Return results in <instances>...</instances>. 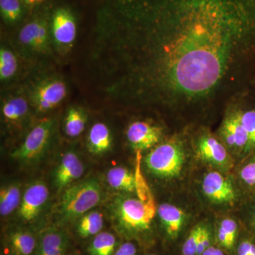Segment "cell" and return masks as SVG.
Returning <instances> with one entry per match:
<instances>
[{"mask_svg":"<svg viewBox=\"0 0 255 255\" xmlns=\"http://www.w3.org/2000/svg\"><path fill=\"white\" fill-rule=\"evenodd\" d=\"M102 194V188L96 178L71 184L64 190L58 204V218L65 223L80 219L100 204Z\"/></svg>","mask_w":255,"mask_h":255,"instance_id":"1","label":"cell"},{"mask_svg":"<svg viewBox=\"0 0 255 255\" xmlns=\"http://www.w3.org/2000/svg\"><path fill=\"white\" fill-rule=\"evenodd\" d=\"M114 216L121 231L128 236H137L150 228L154 210L150 203L131 197H121L114 205Z\"/></svg>","mask_w":255,"mask_h":255,"instance_id":"2","label":"cell"},{"mask_svg":"<svg viewBox=\"0 0 255 255\" xmlns=\"http://www.w3.org/2000/svg\"><path fill=\"white\" fill-rule=\"evenodd\" d=\"M185 152L182 144L170 140L156 146L145 158L149 172L162 179H173L182 172Z\"/></svg>","mask_w":255,"mask_h":255,"instance_id":"3","label":"cell"},{"mask_svg":"<svg viewBox=\"0 0 255 255\" xmlns=\"http://www.w3.org/2000/svg\"><path fill=\"white\" fill-rule=\"evenodd\" d=\"M54 130L53 119L41 121L28 132L22 144L11 152V157L23 163L37 160L49 147Z\"/></svg>","mask_w":255,"mask_h":255,"instance_id":"4","label":"cell"},{"mask_svg":"<svg viewBox=\"0 0 255 255\" xmlns=\"http://www.w3.org/2000/svg\"><path fill=\"white\" fill-rule=\"evenodd\" d=\"M68 94V87L63 79L46 77L34 82L27 92L32 107L38 112H46L61 103Z\"/></svg>","mask_w":255,"mask_h":255,"instance_id":"5","label":"cell"},{"mask_svg":"<svg viewBox=\"0 0 255 255\" xmlns=\"http://www.w3.org/2000/svg\"><path fill=\"white\" fill-rule=\"evenodd\" d=\"M18 41L23 49L31 54H51L50 28L44 18H36L26 23L18 32Z\"/></svg>","mask_w":255,"mask_h":255,"instance_id":"6","label":"cell"},{"mask_svg":"<svg viewBox=\"0 0 255 255\" xmlns=\"http://www.w3.org/2000/svg\"><path fill=\"white\" fill-rule=\"evenodd\" d=\"M76 20L71 11L58 8L53 13L50 23L52 43L61 53H66L73 48L76 40Z\"/></svg>","mask_w":255,"mask_h":255,"instance_id":"7","label":"cell"},{"mask_svg":"<svg viewBox=\"0 0 255 255\" xmlns=\"http://www.w3.org/2000/svg\"><path fill=\"white\" fill-rule=\"evenodd\" d=\"M220 135L225 146L238 155L253 152L248 134L240 120L238 110L230 114L220 128Z\"/></svg>","mask_w":255,"mask_h":255,"instance_id":"8","label":"cell"},{"mask_svg":"<svg viewBox=\"0 0 255 255\" xmlns=\"http://www.w3.org/2000/svg\"><path fill=\"white\" fill-rule=\"evenodd\" d=\"M49 196V190L44 182L36 181L28 186L23 193L18 207V216L24 222H31L41 212Z\"/></svg>","mask_w":255,"mask_h":255,"instance_id":"9","label":"cell"},{"mask_svg":"<svg viewBox=\"0 0 255 255\" xmlns=\"http://www.w3.org/2000/svg\"><path fill=\"white\" fill-rule=\"evenodd\" d=\"M202 189L206 197L214 204H233L237 199V192L233 183L218 172L206 174Z\"/></svg>","mask_w":255,"mask_h":255,"instance_id":"10","label":"cell"},{"mask_svg":"<svg viewBox=\"0 0 255 255\" xmlns=\"http://www.w3.org/2000/svg\"><path fill=\"white\" fill-rule=\"evenodd\" d=\"M162 136L161 128L140 121L130 124L127 131L129 143L138 152L155 147L160 141Z\"/></svg>","mask_w":255,"mask_h":255,"instance_id":"11","label":"cell"},{"mask_svg":"<svg viewBox=\"0 0 255 255\" xmlns=\"http://www.w3.org/2000/svg\"><path fill=\"white\" fill-rule=\"evenodd\" d=\"M196 150L201 159L219 167L230 165L227 147L221 140L209 133L201 135L196 141Z\"/></svg>","mask_w":255,"mask_h":255,"instance_id":"12","label":"cell"},{"mask_svg":"<svg viewBox=\"0 0 255 255\" xmlns=\"http://www.w3.org/2000/svg\"><path fill=\"white\" fill-rule=\"evenodd\" d=\"M83 163L73 151L65 152L62 157L55 172V185L58 190H65L67 187L78 180L84 173Z\"/></svg>","mask_w":255,"mask_h":255,"instance_id":"13","label":"cell"},{"mask_svg":"<svg viewBox=\"0 0 255 255\" xmlns=\"http://www.w3.org/2000/svg\"><path fill=\"white\" fill-rule=\"evenodd\" d=\"M30 106L27 96L18 93L8 95L1 106L3 120L14 126L23 123L29 115Z\"/></svg>","mask_w":255,"mask_h":255,"instance_id":"14","label":"cell"},{"mask_svg":"<svg viewBox=\"0 0 255 255\" xmlns=\"http://www.w3.org/2000/svg\"><path fill=\"white\" fill-rule=\"evenodd\" d=\"M68 246L66 234L52 228L42 233L34 255H64Z\"/></svg>","mask_w":255,"mask_h":255,"instance_id":"15","label":"cell"},{"mask_svg":"<svg viewBox=\"0 0 255 255\" xmlns=\"http://www.w3.org/2000/svg\"><path fill=\"white\" fill-rule=\"evenodd\" d=\"M158 216L166 234L170 239H176L186 221L184 211L170 204H163L157 209Z\"/></svg>","mask_w":255,"mask_h":255,"instance_id":"16","label":"cell"},{"mask_svg":"<svg viewBox=\"0 0 255 255\" xmlns=\"http://www.w3.org/2000/svg\"><path fill=\"white\" fill-rule=\"evenodd\" d=\"M113 137L110 129L102 122L92 126L87 137V148L93 155H100L111 150Z\"/></svg>","mask_w":255,"mask_h":255,"instance_id":"17","label":"cell"},{"mask_svg":"<svg viewBox=\"0 0 255 255\" xmlns=\"http://www.w3.org/2000/svg\"><path fill=\"white\" fill-rule=\"evenodd\" d=\"M9 243L14 255H32L37 247L36 238L26 230L12 231L9 236Z\"/></svg>","mask_w":255,"mask_h":255,"instance_id":"18","label":"cell"},{"mask_svg":"<svg viewBox=\"0 0 255 255\" xmlns=\"http://www.w3.org/2000/svg\"><path fill=\"white\" fill-rule=\"evenodd\" d=\"M107 179L110 187L117 190L127 192L136 191V178L125 167H115L110 169Z\"/></svg>","mask_w":255,"mask_h":255,"instance_id":"19","label":"cell"},{"mask_svg":"<svg viewBox=\"0 0 255 255\" xmlns=\"http://www.w3.org/2000/svg\"><path fill=\"white\" fill-rule=\"evenodd\" d=\"M104 226L103 215L99 211L87 213L79 220L77 232L82 238L93 237L102 231Z\"/></svg>","mask_w":255,"mask_h":255,"instance_id":"20","label":"cell"},{"mask_svg":"<svg viewBox=\"0 0 255 255\" xmlns=\"http://www.w3.org/2000/svg\"><path fill=\"white\" fill-rule=\"evenodd\" d=\"M87 114L80 107H72L67 112L64 123V130L68 136L78 137L85 128Z\"/></svg>","mask_w":255,"mask_h":255,"instance_id":"21","label":"cell"},{"mask_svg":"<svg viewBox=\"0 0 255 255\" xmlns=\"http://www.w3.org/2000/svg\"><path fill=\"white\" fill-rule=\"evenodd\" d=\"M21 190L17 184H11L1 188L0 191V214L7 216L21 204Z\"/></svg>","mask_w":255,"mask_h":255,"instance_id":"22","label":"cell"},{"mask_svg":"<svg viewBox=\"0 0 255 255\" xmlns=\"http://www.w3.org/2000/svg\"><path fill=\"white\" fill-rule=\"evenodd\" d=\"M117 243V238L112 233L100 232L93 238L87 251L90 255H114Z\"/></svg>","mask_w":255,"mask_h":255,"instance_id":"23","label":"cell"},{"mask_svg":"<svg viewBox=\"0 0 255 255\" xmlns=\"http://www.w3.org/2000/svg\"><path fill=\"white\" fill-rule=\"evenodd\" d=\"M17 57L12 50L1 46L0 49V80L1 82L11 81L18 73Z\"/></svg>","mask_w":255,"mask_h":255,"instance_id":"24","label":"cell"},{"mask_svg":"<svg viewBox=\"0 0 255 255\" xmlns=\"http://www.w3.org/2000/svg\"><path fill=\"white\" fill-rule=\"evenodd\" d=\"M238 235V223L232 219H225L220 223L217 240L223 248L231 251L234 248Z\"/></svg>","mask_w":255,"mask_h":255,"instance_id":"25","label":"cell"},{"mask_svg":"<svg viewBox=\"0 0 255 255\" xmlns=\"http://www.w3.org/2000/svg\"><path fill=\"white\" fill-rule=\"evenodd\" d=\"M1 16L6 22L15 23L22 16V6L20 0H0Z\"/></svg>","mask_w":255,"mask_h":255,"instance_id":"26","label":"cell"},{"mask_svg":"<svg viewBox=\"0 0 255 255\" xmlns=\"http://www.w3.org/2000/svg\"><path fill=\"white\" fill-rule=\"evenodd\" d=\"M238 110L240 120L249 137L252 149L255 152V107H245Z\"/></svg>","mask_w":255,"mask_h":255,"instance_id":"27","label":"cell"},{"mask_svg":"<svg viewBox=\"0 0 255 255\" xmlns=\"http://www.w3.org/2000/svg\"><path fill=\"white\" fill-rule=\"evenodd\" d=\"M203 227L204 225H198L191 230L183 245V255H197L198 247Z\"/></svg>","mask_w":255,"mask_h":255,"instance_id":"28","label":"cell"},{"mask_svg":"<svg viewBox=\"0 0 255 255\" xmlns=\"http://www.w3.org/2000/svg\"><path fill=\"white\" fill-rule=\"evenodd\" d=\"M240 177L247 186L255 188V157L242 167L240 171Z\"/></svg>","mask_w":255,"mask_h":255,"instance_id":"29","label":"cell"},{"mask_svg":"<svg viewBox=\"0 0 255 255\" xmlns=\"http://www.w3.org/2000/svg\"><path fill=\"white\" fill-rule=\"evenodd\" d=\"M237 255H255L254 238H243L237 247Z\"/></svg>","mask_w":255,"mask_h":255,"instance_id":"30","label":"cell"},{"mask_svg":"<svg viewBox=\"0 0 255 255\" xmlns=\"http://www.w3.org/2000/svg\"><path fill=\"white\" fill-rule=\"evenodd\" d=\"M211 243V232L208 226H204L201 232L199 247H198L197 255H201L209 248Z\"/></svg>","mask_w":255,"mask_h":255,"instance_id":"31","label":"cell"},{"mask_svg":"<svg viewBox=\"0 0 255 255\" xmlns=\"http://www.w3.org/2000/svg\"><path fill=\"white\" fill-rule=\"evenodd\" d=\"M114 255H137L136 247L130 242H127L120 246Z\"/></svg>","mask_w":255,"mask_h":255,"instance_id":"32","label":"cell"},{"mask_svg":"<svg viewBox=\"0 0 255 255\" xmlns=\"http://www.w3.org/2000/svg\"><path fill=\"white\" fill-rule=\"evenodd\" d=\"M201 255H225L222 250L214 246H210Z\"/></svg>","mask_w":255,"mask_h":255,"instance_id":"33","label":"cell"},{"mask_svg":"<svg viewBox=\"0 0 255 255\" xmlns=\"http://www.w3.org/2000/svg\"><path fill=\"white\" fill-rule=\"evenodd\" d=\"M25 4L28 5V6H33V5H36L42 2L43 0H21Z\"/></svg>","mask_w":255,"mask_h":255,"instance_id":"34","label":"cell"},{"mask_svg":"<svg viewBox=\"0 0 255 255\" xmlns=\"http://www.w3.org/2000/svg\"><path fill=\"white\" fill-rule=\"evenodd\" d=\"M252 226H253V230L255 232V211L254 214H253V219H252Z\"/></svg>","mask_w":255,"mask_h":255,"instance_id":"35","label":"cell"},{"mask_svg":"<svg viewBox=\"0 0 255 255\" xmlns=\"http://www.w3.org/2000/svg\"><path fill=\"white\" fill-rule=\"evenodd\" d=\"M13 255L10 254V253H7V254H6V255Z\"/></svg>","mask_w":255,"mask_h":255,"instance_id":"36","label":"cell"},{"mask_svg":"<svg viewBox=\"0 0 255 255\" xmlns=\"http://www.w3.org/2000/svg\"></svg>","mask_w":255,"mask_h":255,"instance_id":"37","label":"cell"}]
</instances>
